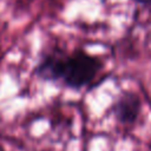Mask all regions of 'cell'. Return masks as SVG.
Listing matches in <instances>:
<instances>
[{"label":"cell","instance_id":"obj_1","mask_svg":"<svg viewBox=\"0 0 151 151\" xmlns=\"http://www.w3.org/2000/svg\"><path fill=\"white\" fill-rule=\"evenodd\" d=\"M100 68L101 63L98 58L84 51H76L63 58L61 79L67 86L80 88L91 83Z\"/></svg>","mask_w":151,"mask_h":151},{"label":"cell","instance_id":"obj_2","mask_svg":"<svg viewBox=\"0 0 151 151\" xmlns=\"http://www.w3.org/2000/svg\"><path fill=\"white\" fill-rule=\"evenodd\" d=\"M140 110V100L139 98L131 92L124 93L118 101L114 104L113 111L117 118L123 123H132Z\"/></svg>","mask_w":151,"mask_h":151},{"label":"cell","instance_id":"obj_3","mask_svg":"<svg viewBox=\"0 0 151 151\" xmlns=\"http://www.w3.org/2000/svg\"><path fill=\"white\" fill-rule=\"evenodd\" d=\"M63 58L55 54L47 55L38 66V74L47 80H57L61 79V70H63Z\"/></svg>","mask_w":151,"mask_h":151},{"label":"cell","instance_id":"obj_4","mask_svg":"<svg viewBox=\"0 0 151 151\" xmlns=\"http://www.w3.org/2000/svg\"><path fill=\"white\" fill-rule=\"evenodd\" d=\"M137 2L139 4H143V5H147V6H151V0H136Z\"/></svg>","mask_w":151,"mask_h":151}]
</instances>
